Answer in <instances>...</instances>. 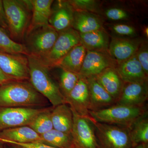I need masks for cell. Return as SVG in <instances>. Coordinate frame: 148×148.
Here are the masks:
<instances>
[{
    "instance_id": "obj_1",
    "label": "cell",
    "mask_w": 148,
    "mask_h": 148,
    "mask_svg": "<svg viewBox=\"0 0 148 148\" xmlns=\"http://www.w3.org/2000/svg\"><path fill=\"white\" fill-rule=\"evenodd\" d=\"M47 102L29 81H13L0 86V107L40 108Z\"/></svg>"
},
{
    "instance_id": "obj_2",
    "label": "cell",
    "mask_w": 148,
    "mask_h": 148,
    "mask_svg": "<svg viewBox=\"0 0 148 148\" xmlns=\"http://www.w3.org/2000/svg\"><path fill=\"white\" fill-rule=\"evenodd\" d=\"M29 79L33 87L49 101L53 107L66 103L65 98L58 85L51 77L49 69L38 57L27 56Z\"/></svg>"
},
{
    "instance_id": "obj_3",
    "label": "cell",
    "mask_w": 148,
    "mask_h": 148,
    "mask_svg": "<svg viewBox=\"0 0 148 148\" xmlns=\"http://www.w3.org/2000/svg\"><path fill=\"white\" fill-rule=\"evenodd\" d=\"M147 111L145 107H134L115 104L97 111H89L90 119L101 123L130 128Z\"/></svg>"
},
{
    "instance_id": "obj_4",
    "label": "cell",
    "mask_w": 148,
    "mask_h": 148,
    "mask_svg": "<svg viewBox=\"0 0 148 148\" xmlns=\"http://www.w3.org/2000/svg\"><path fill=\"white\" fill-rule=\"evenodd\" d=\"M3 6L8 29L12 37L21 38L27 29L30 19L31 1L3 0Z\"/></svg>"
},
{
    "instance_id": "obj_5",
    "label": "cell",
    "mask_w": 148,
    "mask_h": 148,
    "mask_svg": "<svg viewBox=\"0 0 148 148\" xmlns=\"http://www.w3.org/2000/svg\"><path fill=\"white\" fill-rule=\"evenodd\" d=\"M100 148L133 147L127 127L97 122L90 119Z\"/></svg>"
},
{
    "instance_id": "obj_6",
    "label": "cell",
    "mask_w": 148,
    "mask_h": 148,
    "mask_svg": "<svg viewBox=\"0 0 148 148\" xmlns=\"http://www.w3.org/2000/svg\"><path fill=\"white\" fill-rule=\"evenodd\" d=\"M28 34L27 51L29 54L38 58L43 57L50 51L59 35L50 25L36 28Z\"/></svg>"
},
{
    "instance_id": "obj_7",
    "label": "cell",
    "mask_w": 148,
    "mask_h": 148,
    "mask_svg": "<svg viewBox=\"0 0 148 148\" xmlns=\"http://www.w3.org/2000/svg\"><path fill=\"white\" fill-rule=\"evenodd\" d=\"M80 43L78 32L69 28L61 32L50 51L43 57L39 58L50 69L57 66L61 59Z\"/></svg>"
},
{
    "instance_id": "obj_8",
    "label": "cell",
    "mask_w": 148,
    "mask_h": 148,
    "mask_svg": "<svg viewBox=\"0 0 148 148\" xmlns=\"http://www.w3.org/2000/svg\"><path fill=\"white\" fill-rule=\"evenodd\" d=\"M47 108L0 107V132L9 128L29 125L36 116Z\"/></svg>"
},
{
    "instance_id": "obj_9",
    "label": "cell",
    "mask_w": 148,
    "mask_h": 148,
    "mask_svg": "<svg viewBox=\"0 0 148 148\" xmlns=\"http://www.w3.org/2000/svg\"><path fill=\"white\" fill-rule=\"evenodd\" d=\"M72 112L73 122L71 134L76 148H100L90 119Z\"/></svg>"
},
{
    "instance_id": "obj_10",
    "label": "cell",
    "mask_w": 148,
    "mask_h": 148,
    "mask_svg": "<svg viewBox=\"0 0 148 148\" xmlns=\"http://www.w3.org/2000/svg\"><path fill=\"white\" fill-rule=\"evenodd\" d=\"M0 69L7 76L14 80H29L28 58L21 54L0 51Z\"/></svg>"
},
{
    "instance_id": "obj_11",
    "label": "cell",
    "mask_w": 148,
    "mask_h": 148,
    "mask_svg": "<svg viewBox=\"0 0 148 148\" xmlns=\"http://www.w3.org/2000/svg\"><path fill=\"white\" fill-rule=\"evenodd\" d=\"M75 86L65 98L66 103L72 110L82 116L90 119L89 111V94L86 78L79 76Z\"/></svg>"
},
{
    "instance_id": "obj_12",
    "label": "cell",
    "mask_w": 148,
    "mask_h": 148,
    "mask_svg": "<svg viewBox=\"0 0 148 148\" xmlns=\"http://www.w3.org/2000/svg\"><path fill=\"white\" fill-rule=\"evenodd\" d=\"M147 82H123L121 92L116 104L134 107H143L147 101Z\"/></svg>"
},
{
    "instance_id": "obj_13",
    "label": "cell",
    "mask_w": 148,
    "mask_h": 148,
    "mask_svg": "<svg viewBox=\"0 0 148 148\" xmlns=\"http://www.w3.org/2000/svg\"><path fill=\"white\" fill-rule=\"evenodd\" d=\"M110 61L103 53L95 51L86 52L79 75L83 77H95L111 67Z\"/></svg>"
},
{
    "instance_id": "obj_14",
    "label": "cell",
    "mask_w": 148,
    "mask_h": 148,
    "mask_svg": "<svg viewBox=\"0 0 148 148\" xmlns=\"http://www.w3.org/2000/svg\"><path fill=\"white\" fill-rule=\"evenodd\" d=\"M89 94V111H97L110 107L116 101L97 82L95 77L86 78Z\"/></svg>"
},
{
    "instance_id": "obj_15",
    "label": "cell",
    "mask_w": 148,
    "mask_h": 148,
    "mask_svg": "<svg viewBox=\"0 0 148 148\" xmlns=\"http://www.w3.org/2000/svg\"><path fill=\"white\" fill-rule=\"evenodd\" d=\"M116 71L123 82H147V75L144 72L136 55L127 60L121 62Z\"/></svg>"
},
{
    "instance_id": "obj_16",
    "label": "cell",
    "mask_w": 148,
    "mask_h": 148,
    "mask_svg": "<svg viewBox=\"0 0 148 148\" xmlns=\"http://www.w3.org/2000/svg\"><path fill=\"white\" fill-rule=\"evenodd\" d=\"M0 140L4 143H41L40 135L28 125L18 126L5 130L0 132Z\"/></svg>"
},
{
    "instance_id": "obj_17",
    "label": "cell",
    "mask_w": 148,
    "mask_h": 148,
    "mask_svg": "<svg viewBox=\"0 0 148 148\" xmlns=\"http://www.w3.org/2000/svg\"><path fill=\"white\" fill-rule=\"evenodd\" d=\"M32 16L27 33L38 27L49 25L52 0L31 1Z\"/></svg>"
},
{
    "instance_id": "obj_18",
    "label": "cell",
    "mask_w": 148,
    "mask_h": 148,
    "mask_svg": "<svg viewBox=\"0 0 148 148\" xmlns=\"http://www.w3.org/2000/svg\"><path fill=\"white\" fill-rule=\"evenodd\" d=\"M53 108L51 118L53 129L71 134L73 119L70 106L67 103H63Z\"/></svg>"
},
{
    "instance_id": "obj_19",
    "label": "cell",
    "mask_w": 148,
    "mask_h": 148,
    "mask_svg": "<svg viewBox=\"0 0 148 148\" xmlns=\"http://www.w3.org/2000/svg\"><path fill=\"white\" fill-rule=\"evenodd\" d=\"M95 77L97 82L115 100L116 103L123 84V82L116 70L109 67Z\"/></svg>"
},
{
    "instance_id": "obj_20",
    "label": "cell",
    "mask_w": 148,
    "mask_h": 148,
    "mask_svg": "<svg viewBox=\"0 0 148 148\" xmlns=\"http://www.w3.org/2000/svg\"><path fill=\"white\" fill-rule=\"evenodd\" d=\"M55 10L51 11L49 24L56 31L62 32L69 29L73 23L74 14L71 5L60 3Z\"/></svg>"
},
{
    "instance_id": "obj_21",
    "label": "cell",
    "mask_w": 148,
    "mask_h": 148,
    "mask_svg": "<svg viewBox=\"0 0 148 148\" xmlns=\"http://www.w3.org/2000/svg\"><path fill=\"white\" fill-rule=\"evenodd\" d=\"M139 44L133 41L115 38L110 44L109 51L111 55L120 62L125 61L136 54Z\"/></svg>"
},
{
    "instance_id": "obj_22",
    "label": "cell",
    "mask_w": 148,
    "mask_h": 148,
    "mask_svg": "<svg viewBox=\"0 0 148 148\" xmlns=\"http://www.w3.org/2000/svg\"><path fill=\"white\" fill-rule=\"evenodd\" d=\"M86 53V48L79 44L73 48L61 59L57 66L66 71L79 74Z\"/></svg>"
},
{
    "instance_id": "obj_23",
    "label": "cell",
    "mask_w": 148,
    "mask_h": 148,
    "mask_svg": "<svg viewBox=\"0 0 148 148\" xmlns=\"http://www.w3.org/2000/svg\"><path fill=\"white\" fill-rule=\"evenodd\" d=\"M72 25L80 34H85L101 30V22L90 14L77 12L74 14Z\"/></svg>"
},
{
    "instance_id": "obj_24",
    "label": "cell",
    "mask_w": 148,
    "mask_h": 148,
    "mask_svg": "<svg viewBox=\"0 0 148 148\" xmlns=\"http://www.w3.org/2000/svg\"><path fill=\"white\" fill-rule=\"evenodd\" d=\"M41 143L57 148H76L72 134L54 129L41 135Z\"/></svg>"
},
{
    "instance_id": "obj_25",
    "label": "cell",
    "mask_w": 148,
    "mask_h": 148,
    "mask_svg": "<svg viewBox=\"0 0 148 148\" xmlns=\"http://www.w3.org/2000/svg\"><path fill=\"white\" fill-rule=\"evenodd\" d=\"M132 146L148 144V112L140 116L129 128Z\"/></svg>"
},
{
    "instance_id": "obj_26",
    "label": "cell",
    "mask_w": 148,
    "mask_h": 148,
    "mask_svg": "<svg viewBox=\"0 0 148 148\" xmlns=\"http://www.w3.org/2000/svg\"><path fill=\"white\" fill-rule=\"evenodd\" d=\"M79 35L82 44L89 51H96L108 47V41L107 35L101 30Z\"/></svg>"
},
{
    "instance_id": "obj_27",
    "label": "cell",
    "mask_w": 148,
    "mask_h": 148,
    "mask_svg": "<svg viewBox=\"0 0 148 148\" xmlns=\"http://www.w3.org/2000/svg\"><path fill=\"white\" fill-rule=\"evenodd\" d=\"M6 30L0 27V51L11 54L29 55L26 46L13 40Z\"/></svg>"
},
{
    "instance_id": "obj_28",
    "label": "cell",
    "mask_w": 148,
    "mask_h": 148,
    "mask_svg": "<svg viewBox=\"0 0 148 148\" xmlns=\"http://www.w3.org/2000/svg\"><path fill=\"white\" fill-rule=\"evenodd\" d=\"M52 108H47L45 110L38 114L33 119L28 126L40 135L53 129L51 118Z\"/></svg>"
},
{
    "instance_id": "obj_29",
    "label": "cell",
    "mask_w": 148,
    "mask_h": 148,
    "mask_svg": "<svg viewBox=\"0 0 148 148\" xmlns=\"http://www.w3.org/2000/svg\"><path fill=\"white\" fill-rule=\"evenodd\" d=\"M79 77V74L62 69L59 87L65 99L75 86Z\"/></svg>"
},
{
    "instance_id": "obj_30",
    "label": "cell",
    "mask_w": 148,
    "mask_h": 148,
    "mask_svg": "<svg viewBox=\"0 0 148 148\" xmlns=\"http://www.w3.org/2000/svg\"><path fill=\"white\" fill-rule=\"evenodd\" d=\"M71 6L78 10L92 11L96 9V2L92 0H74L69 1Z\"/></svg>"
},
{
    "instance_id": "obj_31",
    "label": "cell",
    "mask_w": 148,
    "mask_h": 148,
    "mask_svg": "<svg viewBox=\"0 0 148 148\" xmlns=\"http://www.w3.org/2000/svg\"><path fill=\"white\" fill-rule=\"evenodd\" d=\"M106 16L113 20H122L128 17V14L121 9L112 8L108 10L106 12Z\"/></svg>"
},
{
    "instance_id": "obj_32",
    "label": "cell",
    "mask_w": 148,
    "mask_h": 148,
    "mask_svg": "<svg viewBox=\"0 0 148 148\" xmlns=\"http://www.w3.org/2000/svg\"><path fill=\"white\" fill-rule=\"evenodd\" d=\"M114 32L123 36H132L135 34L134 28L125 24H116L113 27Z\"/></svg>"
},
{
    "instance_id": "obj_33",
    "label": "cell",
    "mask_w": 148,
    "mask_h": 148,
    "mask_svg": "<svg viewBox=\"0 0 148 148\" xmlns=\"http://www.w3.org/2000/svg\"><path fill=\"white\" fill-rule=\"evenodd\" d=\"M144 72L148 75V52L147 49H144L139 51L136 55Z\"/></svg>"
},
{
    "instance_id": "obj_34",
    "label": "cell",
    "mask_w": 148,
    "mask_h": 148,
    "mask_svg": "<svg viewBox=\"0 0 148 148\" xmlns=\"http://www.w3.org/2000/svg\"><path fill=\"white\" fill-rule=\"evenodd\" d=\"M6 143L16 144V145L21 146V147H24L25 148H57L48 145L44 144V143H39V142L29 143H24V144L12 143V142H9V143Z\"/></svg>"
},
{
    "instance_id": "obj_35",
    "label": "cell",
    "mask_w": 148,
    "mask_h": 148,
    "mask_svg": "<svg viewBox=\"0 0 148 148\" xmlns=\"http://www.w3.org/2000/svg\"><path fill=\"white\" fill-rule=\"evenodd\" d=\"M0 27L8 30L6 19L3 6V1L0 0Z\"/></svg>"
},
{
    "instance_id": "obj_36",
    "label": "cell",
    "mask_w": 148,
    "mask_h": 148,
    "mask_svg": "<svg viewBox=\"0 0 148 148\" xmlns=\"http://www.w3.org/2000/svg\"><path fill=\"white\" fill-rule=\"evenodd\" d=\"M14 80L12 79L9 77L7 76L0 69V85H3L6 84L13 81Z\"/></svg>"
},
{
    "instance_id": "obj_37",
    "label": "cell",
    "mask_w": 148,
    "mask_h": 148,
    "mask_svg": "<svg viewBox=\"0 0 148 148\" xmlns=\"http://www.w3.org/2000/svg\"><path fill=\"white\" fill-rule=\"evenodd\" d=\"M6 148H25L16 144L4 143Z\"/></svg>"
},
{
    "instance_id": "obj_38",
    "label": "cell",
    "mask_w": 148,
    "mask_h": 148,
    "mask_svg": "<svg viewBox=\"0 0 148 148\" xmlns=\"http://www.w3.org/2000/svg\"><path fill=\"white\" fill-rule=\"evenodd\" d=\"M132 148H148V144H139L138 145L133 147Z\"/></svg>"
},
{
    "instance_id": "obj_39",
    "label": "cell",
    "mask_w": 148,
    "mask_h": 148,
    "mask_svg": "<svg viewBox=\"0 0 148 148\" xmlns=\"http://www.w3.org/2000/svg\"><path fill=\"white\" fill-rule=\"evenodd\" d=\"M0 148H6L5 143L0 140Z\"/></svg>"
},
{
    "instance_id": "obj_40",
    "label": "cell",
    "mask_w": 148,
    "mask_h": 148,
    "mask_svg": "<svg viewBox=\"0 0 148 148\" xmlns=\"http://www.w3.org/2000/svg\"><path fill=\"white\" fill-rule=\"evenodd\" d=\"M0 86H1V85H0Z\"/></svg>"
}]
</instances>
